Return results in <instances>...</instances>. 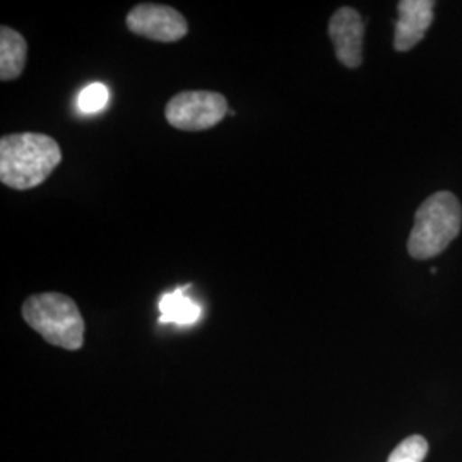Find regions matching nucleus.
Listing matches in <instances>:
<instances>
[{
    "label": "nucleus",
    "mask_w": 462,
    "mask_h": 462,
    "mask_svg": "<svg viewBox=\"0 0 462 462\" xmlns=\"http://www.w3.org/2000/svg\"><path fill=\"white\" fill-rule=\"evenodd\" d=\"M26 324L53 345L76 351L84 343V319L76 301L62 293H40L23 305Z\"/></svg>",
    "instance_id": "obj_3"
},
{
    "label": "nucleus",
    "mask_w": 462,
    "mask_h": 462,
    "mask_svg": "<svg viewBox=\"0 0 462 462\" xmlns=\"http://www.w3.org/2000/svg\"><path fill=\"white\" fill-rule=\"evenodd\" d=\"M160 322L162 324H177V326H192L200 319V307L183 293L177 290L166 293L160 300Z\"/></svg>",
    "instance_id": "obj_9"
},
{
    "label": "nucleus",
    "mask_w": 462,
    "mask_h": 462,
    "mask_svg": "<svg viewBox=\"0 0 462 462\" xmlns=\"http://www.w3.org/2000/svg\"><path fill=\"white\" fill-rule=\"evenodd\" d=\"M228 112V101L219 93L183 91L168 101L165 116L171 127L199 133L215 127Z\"/></svg>",
    "instance_id": "obj_4"
},
{
    "label": "nucleus",
    "mask_w": 462,
    "mask_h": 462,
    "mask_svg": "<svg viewBox=\"0 0 462 462\" xmlns=\"http://www.w3.org/2000/svg\"><path fill=\"white\" fill-rule=\"evenodd\" d=\"M28 57V45L26 40L16 30L9 26L0 28V79L2 81H14L17 79Z\"/></svg>",
    "instance_id": "obj_8"
},
{
    "label": "nucleus",
    "mask_w": 462,
    "mask_h": 462,
    "mask_svg": "<svg viewBox=\"0 0 462 462\" xmlns=\"http://www.w3.org/2000/svg\"><path fill=\"white\" fill-rule=\"evenodd\" d=\"M462 211L457 198L450 192H437L427 199L414 216L408 250L418 261L442 254L461 233Z\"/></svg>",
    "instance_id": "obj_2"
},
{
    "label": "nucleus",
    "mask_w": 462,
    "mask_h": 462,
    "mask_svg": "<svg viewBox=\"0 0 462 462\" xmlns=\"http://www.w3.org/2000/svg\"><path fill=\"white\" fill-rule=\"evenodd\" d=\"M429 454V442L421 435H411L393 450L387 462H423Z\"/></svg>",
    "instance_id": "obj_10"
},
{
    "label": "nucleus",
    "mask_w": 462,
    "mask_h": 462,
    "mask_svg": "<svg viewBox=\"0 0 462 462\" xmlns=\"http://www.w3.org/2000/svg\"><path fill=\"white\" fill-rule=\"evenodd\" d=\"M127 28L154 42L173 43L185 38L189 26L185 17L173 7L162 4H139L127 14Z\"/></svg>",
    "instance_id": "obj_5"
},
{
    "label": "nucleus",
    "mask_w": 462,
    "mask_h": 462,
    "mask_svg": "<svg viewBox=\"0 0 462 462\" xmlns=\"http://www.w3.org/2000/svg\"><path fill=\"white\" fill-rule=\"evenodd\" d=\"M60 162V146L47 134H9L0 139V180L14 190L42 185Z\"/></svg>",
    "instance_id": "obj_1"
},
{
    "label": "nucleus",
    "mask_w": 462,
    "mask_h": 462,
    "mask_svg": "<svg viewBox=\"0 0 462 462\" xmlns=\"http://www.w3.org/2000/svg\"><path fill=\"white\" fill-rule=\"evenodd\" d=\"M108 101V89L103 84H89L78 97V106L84 114H97Z\"/></svg>",
    "instance_id": "obj_11"
},
{
    "label": "nucleus",
    "mask_w": 462,
    "mask_h": 462,
    "mask_svg": "<svg viewBox=\"0 0 462 462\" xmlns=\"http://www.w3.org/2000/svg\"><path fill=\"white\" fill-rule=\"evenodd\" d=\"M431 0H402L397 5L399 19L394 34V49L408 51L418 45L433 23Z\"/></svg>",
    "instance_id": "obj_7"
},
{
    "label": "nucleus",
    "mask_w": 462,
    "mask_h": 462,
    "mask_svg": "<svg viewBox=\"0 0 462 462\" xmlns=\"http://www.w3.org/2000/svg\"><path fill=\"white\" fill-rule=\"evenodd\" d=\"M364 17L353 7L337 9L329 21V36L336 57L343 66L355 69L364 62Z\"/></svg>",
    "instance_id": "obj_6"
}]
</instances>
